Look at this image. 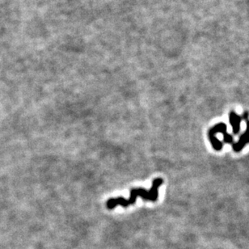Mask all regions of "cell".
Here are the masks:
<instances>
[{
    "label": "cell",
    "instance_id": "cell-1",
    "mask_svg": "<svg viewBox=\"0 0 249 249\" xmlns=\"http://www.w3.org/2000/svg\"><path fill=\"white\" fill-rule=\"evenodd\" d=\"M163 183V180L162 178H156L153 180L152 186L151 189L147 191L145 188H132L130 193V198L124 199V198L119 197V198H111L107 201L108 209H112L117 207V205H121L122 207H127L129 205H134L138 197L142 198L145 201H156L159 197V188Z\"/></svg>",
    "mask_w": 249,
    "mask_h": 249
},
{
    "label": "cell",
    "instance_id": "cell-2",
    "mask_svg": "<svg viewBox=\"0 0 249 249\" xmlns=\"http://www.w3.org/2000/svg\"><path fill=\"white\" fill-rule=\"evenodd\" d=\"M208 134H215V135H216L217 134H223V142L225 143H234V138L231 134L226 132V124L223 122L218 123L214 125L212 128L209 129Z\"/></svg>",
    "mask_w": 249,
    "mask_h": 249
},
{
    "label": "cell",
    "instance_id": "cell-3",
    "mask_svg": "<svg viewBox=\"0 0 249 249\" xmlns=\"http://www.w3.org/2000/svg\"><path fill=\"white\" fill-rule=\"evenodd\" d=\"M246 130L243 134L240 135V139L238 142L232 144L233 151L236 152H240L243 148L245 147L247 144L249 143V119L246 120Z\"/></svg>",
    "mask_w": 249,
    "mask_h": 249
},
{
    "label": "cell",
    "instance_id": "cell-4",
    "mask_svg": "<svg viewBox=\"0 0 249 249\" xmlns=\"http://www.w3.org/2000/svg\"><path fill=\"white\" fill-rule=\"evenodd\" d=\"M242 120H243L242 117L238 115L235 111H231L229 114V121L231 125L232 132L235 135H237L240 132V129H241L240 124H241Z\"/></svg>",
    "mask_w": 249,
    "mask_h": 249
}]
</instances>
